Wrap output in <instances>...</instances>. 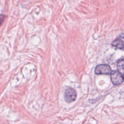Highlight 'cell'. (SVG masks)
I'll use <instances>...</instances> for the list:
<instances>
[{
    "label": "cell",
    "mask_w": 124,
    "mask_h": 124,
    "mask_svg": "<svg viewBox=\"0 0 124 124\" xmlns=\"http://www.w3.org/2000/svg\"><path fill=\"white\" fill-rule=\"evenodd\" d=\"M77 97V93L75 89L71 87H67L65 89L64 93L65 101L68 103L74 101Z\"/></svg>",
    "instance_id": "obj_1"
},
{
    "label": "cell",
    "mask_w": 124,
    "mask_h": 124,
    "mask_svg": "<svg viewBox=\"0 0 124 124\" xmlns=\"http://www.w3.org/2000/svg\"><path fill=\"white\" fill-rule=\"evenodd\" d=\"M110 78L113 84L118 85L121 84L124 81V76L118 70H113L110 73Z\"/></svg>",
    "instance_id": "obj_2"
},
{
    "label": "cell",
    "mask_w": 124,
    "mask_h": 124,
    "mask_svg": "<svg viewBox=\"0 0 124 124\" xmlns=\"http://www.w3.org/2000/svg\"><path fill=\"white\" fill-rule=\"evenodd\" d=\"M111 72V68L107 64H100L97 66L95 69L96 74H108Z\"/></svg>",
    "instance_id": "obj_3"
},
{
    "label": "cell",
    "mask_w": 124,
    "mask_h": 124,
    "mask_svg": "<svg viewBox=\"0 0 124 124\" xmlns=\"http://www.w3.org/2000/svg\"><path fill=\"white\" fill-rule=\"evenodd\" d=\"M113 46L121 49H124V35L122 34L114 40L112 43Z\"/></svg>",
    "instance_id": "obj_4"
},
{
    "label": "cell",
    "mask_w": 124,
    "mask_h": 124,
    "mask_svg": "<svg viewBox=\"0 0 124 124\" xmlns=\"http://www.w3.org/2000/svg\"><path fill=\"white\" fill-rule=\"evenodd\" d=\"M117 68L118 71L124 76V59H121L117 62Z\"/></svg>",
    "instance_id": "obj_5"
},
{
    "label": "cell",
    "mask_w": 124,
    "mask_h": 124,
    "mask_svg": "<svg viewBox=\"0 0 124 124\" xmlns=\"http://www.w3.org/2000/svg\"><path fill=\"white\" fill-rule=\"evenodd\" d=\"M6 18V16L2 14H0V26L3 23L5 19Z\"/></svg>",
    "instance_id": "obj_6"
}]
</instances>
